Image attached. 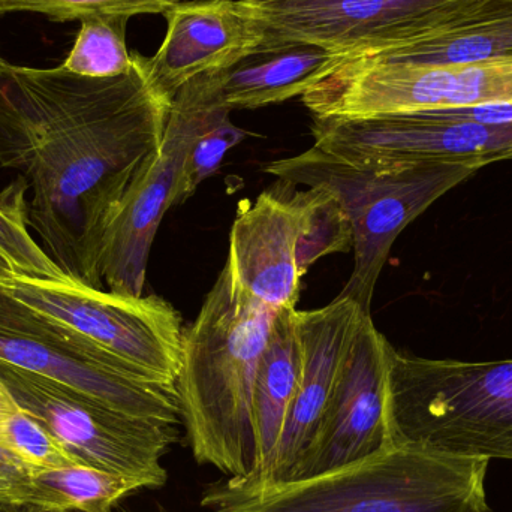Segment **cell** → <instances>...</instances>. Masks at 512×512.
Segmentation results:
<instances>
[{
    "label": "cell",
    "mask_w": 512,
    "mask_h": 512,
    "mask_svg": "<svg viewBox=\"0 0 512 512\" xmlns=\"http://www.w3.org/2000/svg\"><path fill=\"white\" fill-rule=\"evenodd\" d=\"M170 105L140 53L110 78L0 62V165L32 192L27 222L74 282L102 289L105 233L158 156Z\"/></svg>",
    "instance_id": "obj_1"
},
{
    "label": "cell",
    "mask_w": 512,
    "mask_h": 512,
    "mask_svg": "<svg viewBox=\"0 0 512 512\" xmlns=\"http://www.w3.org/2000/svg\"><path fill=\"white\" fill-rule=\"evenodd\" d=\"M277 313L225 265L185 333L176 381L180 420L195 460L230 478L255 469L256 373Z\"/></svg>",
    "instance_id": "obj_2"
},
{
    "label": "cell",
    "mask_w": 512,
    "mask_h": 512,
    "mask_svg": "<svg viewBox=\"0 0 512 512\" xmlns=\"http://www.w3.org/2000/svg\"><path fill=\"white\" fill-rule=\"evenodd\" d=\"M489 460L388 445L342 468L282 483L209 487V512H490Z\"/></svg>",
    "instance_id": "obj_3"
},
{
    "label": "cell",
    "mask_w": 512,
    "mask_h": 512,
    "mask_svg": "<svg viewBox=\"0 0 512 512\" xmlns=\"http://www.w3.org/2000/svg\"><path fill=\"white\" fill-rule=\"evenodd\" d=\"M385 420L391 445L512 460V360H430L388 342Z\"/></svg>",
    "instance_id": "obj_4"
},
{
    "label": "cell",
    "mask_w": 512,
    "mask_h": 512,
    "mask_svg": "<svg viewBox=\"0 0 512 512\" xmlns=\"http://www.w3.org/2000/svg\"><path fill=\"white\" fill-rule=\"evenodd\" d=\"M481 170L465 162H402L381 168L354 167L312 146L265 167L277 179L330 191L352 228L354 268L337 297L370 313L376 283L397 237L442 195Z\"/></svg>",
    "instance_id": "obj_5"
},
{
    "label": "cell",
    "mask_w": 512,
    "mask_h": 512,
    "mask_svg": "<svg viewBox=\"0 0 512 512\" xmlns=\"http://www.w3.org/2000/svg\"><path fill=\"white\" fill-rule=\"evenodd\" d=\"M0 288L30 309L77 331L143 381L176 388L185 333L173 304L158 295L116 294L62 279L0 270Z\"/></svg>",
    "instance_id": "obj_6"
},
{
    "label": "cell",
    "mask_w": 512,
    "mask_h": 512,
    "mask_svg": "<svg viewBox=\"0 0 512 512\" xmlns=\"http://www.w3.org/2000/svg\"><path fill=\"white\" fill-rule=\"evenodd\" d=\"M221 72L195 77L174 95L158 156L126 192L105 233L101 273L111 292L143 295L153 240L173 207L183 164L195 141L233 113L222 96Z\"/></svg>",
    "instance_id": "obj_7"
},
{
    "label": "cell",
    "mask_w": 512,
    "mask_h": 512,
    "mask_svg": "<svg viewBox=\"0 0 512 512\" xmlns=\"http://www.w3.org/2000/svg\"><path fill=\"white\" fill-rule=\"evenodd\" d=\"M315 119H361L512 105V56L456 65H396L357 57L307 90Z\"/></svg>",
    "instance_id": "obj_8"
},
{
    "label": "cell",
    "mask_w": 512,
    "mask_h": 512,
    "mask_svg": "<svg viewBox=\"0 0 512 512\" xmlns=\"http://www.w3.org/2000/svg\"><path fill=\"white\" fill-rule=\"evenodd\" d=\"M0 361L54 379L132 417L176 424V388L143 381L119 358L0 288Z\"/></svg>",
    "instance_id": "obj_9"
},
{
    "label": "cell",
    "mask_w": 512,
    "mask_h": 512,
    "mask_svg": "<svg viewBox=\"0 0 512 512\" xmlns=\"http://www.w3.org/2000/svg\"><path fill=\"white\" fill-rule=\"evenodd\" d=\"M0 381L20 409L44 424L83 465L135 478L147 489L167 483L162 457L179 438L176 424L123 414L2 361Z\"/></svg>",
    "instance_id": "obj_10"
},
{
    "label": "cell",
    "mask_w": 512,
    "mask_h": 512,
    "mask_svg": "<svg viewBox=\"0 0 512 512\" xmlns=\"http://www.w3.org/2000/svg\"><path fill=\"white\" fill-rule=\"evenodd\" d=\"M315 144L354 167L381 168L402 162L512 161V122L433 119L423 113L361 119H315Z\"/></svg>",
    "instance_id": "obj_11"
},
{
    "label": "cell",
    "mask_w": 512,
    "mask_h": 512,
    "mask_svg": "<svg viewBox=\"0 0 512 512\" xmlns=\"http://www.w3.org/2000/svg\"><path fill=\"white\" fill-rule=\"evenodd\" d=\"M265 27L264 50L309 44L370 57L418 35L451 0H246ZM261 51V53H262Z\"/></svg>",
    "instance_id": "obj_12"
},
{
    "label": "cell",
    "mask_w": 512,
    "mask_h": 512,
    "mask_svg": "<svg viewBox=\"0 0 512 512\" xmlns=\"http://www.w3.org/2000/svg\"><path fill=\"white\" fill-rule=\"evenodd\" d=\"M315 191L279 179L254 203L242 201L231 227L225 265L252 297L274 309L295 307L300 297L303 243L312 221Z\"/></svg>",
    "instance_id": "obj_13"
},
{
    "label": "cell",
    "mask_w": 512,
    "mask_h": 512,
    "mask_svg": "<svg viewBox=\"0 0 512 512\" xmlns=\"http://www.w3.org/2000/svg\"><path fill=\"white\" fill-rule=\"evenodd\" d=\"M387 345L366 313L321 427L288 481L334 471L391 445L385 420Z\"/></svg>",
    "instance_id": "obj_14"
},
{
    "label": "cell",
    "mask_w": 512,
    "mask_h": 512,
    "mask_svg": "<svg viewBox=\"0 0 512 512\" xmlns=\"http://www.w3.org/2000/svg\"><path fill=\"white\" fill-rule=\"evenodd\" d=\"M164 17V42L152 57L141 60L150 86L170 104L188 81L227 71L264 50V24L246 0L180 2Z\"/></svg>",
    "instance_id": "obj_15"
},
{
    "label": "cell",
    "mask_w": 512,
    "mask_h": 512,
    "mask_svg": "<svg viewBox=\"0 0 512 512\" xmlns=\"http://www.w3.org/2000/svg\"><path fill=\"white\" fill-rule=\"evenodd\" d=\"M297 315L303 375L279 441L261 474L248 480L228 478L231 483L251 486L289 480L321 427L366 312L355 301L336 297L321 309L298 310Z\"/></svg>",
    "instance_id": "obj_16"
},
{
    "label": "cell",
    "mask_w": 512,
    "mask_h": 512,
    "mask_svg": "<svg viewBox=\"0 0 512 512\" xmlns=\"http://www.w3.org/2000/svg\"><path fill=\"white\" fill-rule=\"evenodd\" d=\"M512 56V0H451L418 35L366 57L396 65H456Z\"/></svg>",
    "instance_id": "obj_17"
},
{
    "label": "cell",
    "mask_w": 512,
    "mask_h": 512,
    "mask_svg": "<svg viewBox=\"0 0 512 512\" xmlns=\"http://www.w3.org/2000/svg\"><path fill=\"white\" fill-rule=\"evenodd\" d=\"M351 60L309 44L262 51L221 72L222 96L231 111L280 104L303 96Z\"/></svg>",
    "instance_id": "obj_18"
},
{
    "label": "cell",
    "mask_w": 512,
    "mask_h": 512,
    "mask_svg": "<svg viewBox=\"0 0 512 512\" xmlns=\"http://www.w3.org/2000/svg\"><path fill=\"white\" fill-rule=\"evenodd\" d=\"M298 310L280 309L256 373L254 393L255 469L248 480L261 474L270 462L303 375Z\"/></svg>",
    "instance_id": "obj_19"
},
{
    "label": "cell",
    "mask_w": 512,
    "mask_h": 512,
    "mask_svg": "<svg viewBox=\"0 0 512 512\" xmlns=\"http://www.w3.org/2000/svg\"><path fill=\"white\" fill-rule=\"evenodd\" d=\"M50 487L59 512H113L126 496L147 489L143 481L86 465L38 471Z\"/></svg>",
    "instance_id": "obj_20"
},
{
    "label": "cell",
    "mask_w": 512,
    "mask_h": 512,
    "mask_svg": "<svg viewBox=\"0 0 512 512\" xmlns=\"http://www.w3.org/2000/svg\"><path fill=\"white\" fill-rule=\"evenodd\" d=\"M128 17L96 15L81 20L74 47L63 68L90 78L119 77L131 71L134 53L126 44Z\"/></svg>",
    "instance_id": "obj_21"
},
{
    "label": "cell",
    "mask_w": 512,
    "mask_h": 512,
    "mask_svg": "<svg viewBox=\"0 0 512 512\" xmlns=\"http://www.w3.org/2000/svg\"><path fill=\"white\" fill-rule=\"evenodd\" d=\"M26 192V183L20 179L0 194V256L14 273L62 279L65 274L27 230Z\"/></svg>",
    "instance_id": "obj_22"
},
{
    "label": "cell",
    "mask_w": 512,
    "mask_h": 512,
    "mask_svg": "<svg viewBox=\"0 0 512 512\" xmlns=\"http://www.w3.org/2000/svg\"><path fill=\"white\" fill-rule=\"evenodd\" d=\"M0 445L33 471L83 465L44 424L23 409L3 427Z\"/></svg>",
    "instance_id": "obj_23"
},
{
    "label": "cell",
    "mask_w": 512,
    "mask_h": 512,
    "mask_svg": "<svg viewBox=\"0 0 512 512\" xmlns=\"http://www.w3.org/2000/svg\"><path fill=\"white\" fill-rule=\"evenodd\" d=\"M183 0H0V15L12 12L41 14L53 21L84 20L96 15L162 14Z\"/></svg>",
    "instance_id": "obj_24"
},
{
    "label": "cell",
    "mask_w": 512,
    "mask_h": 512,
    "mask_svg": "<svg viewBox=\"0 0 512 512\" xmlns=\"http://www.w3.org/2000/svg\"><path fill=\"white\" fill-rule=\"evenodd\" d=\"M246 137H248V132L234 125L230 116L225 117L221 122L213 125L209 131L204 132L195 141L185 164H183L176 194H174L173 207L188 201L195 194L198 186L213 176L221 167L225 155L233 147L239 146Z\"/></svg>",
    "instance_id": "obj_25"
},
{
    "label": "cell",
    "mask_w": 512,
    "mask_h": 512,
    "mask_svg": "<svg viewBox=\"0 0 512 512\" xmlns=\"http://www.w3.org/2000/svg\"><path fill=\"white\" fill-rule=\"evenodd\" d=\"M9 507L48 510V499L38 471L24 465L11 451L0 445V510Z\"/></svg>",
    "instance_id": "obj_26"
},
{
    "label": "cell",
    "mask_w": 512,
    "mask_h": 512,
    "mask_svg": "<svg viewBox=\"0 0 512 512\" xmlns=\"http://www.w3.org/2000/svg\"><path fill=\"white\" fill-rule=\"evenodd\" d=\"M20 411V406L15 402L14 397L9 393L8 388L0 381V432L5 424Z\"/></svg>",
    "instance_id": "obj_27"
},
{
    "label": "cell",
    "mask_w": 512,
    "mask_h": 512,
    "mask_svg": "<svg viewBox=\"0 0 512 512\" xmlns=\"http://www.w3.org/2000/svg\"><path fill=\"white\" fill-rule=\"evenodd\" d=\"M0 512H54V511H48V510H42V508H36V507H9V508H2Z\"/></svg>",
    "instance_id": "obj_28"
},
{
    "label": "cell",
    "mask_w": 512,
    "mask_h": 512,
    "mask_svg": "<svg viewBox=\"0 0 512 512\" xmlns=\"http://www.w3.org/2000/svg\"><path fill=\"white\" fill-rule=\"evenodd\" d=\"M0 270H9V265L6 264V261L2 256H0Z\"/></svg>",
    "instance_id": "obj_29"
},
{
    "label": "cell",
    "mask_w": 512,
    "mask_h": 512,
    "mask_svg": "<svg viewBox=\"0 0 512 512\" xmlns=\"http://www.w3.org/2000/svg\"><path fill=\"white\" fill-rule=\"evenodd\" d=\"M2 60H3L2 57H0V62H2Z\"/></svg>",
    "instance_id": "obj_30"
}]
</instances>
